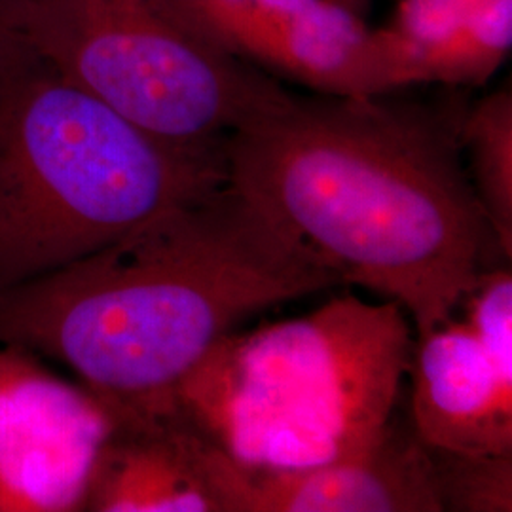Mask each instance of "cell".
<instances>
[{"label": "cell", "mask_w": 512, "mask_h": 512, "mask_svg": "<svg viewBox=\"0 0 512 512\" xmlns=\"http://www.w3.org/2000/svg\"><path fill=\"white\" fill-rule=\"evenodd\" d=\"M463 112L287 92L226 141V181L342 283L397 302L421 336L458 310L495 243L465 169Z\"/></svg>", "instance_id": "obj_1"}, {"label": "cell", "mask_w": 512, "mask_h": 512, "mask_svg": "<svg viewBox=\"0 0 512 512\" xmlns=\"http://www.w3.org/2000/svg\"><path fill=\"white\" fill-rule=\"evenodd\" d=\"M336 285L226 181L0 294V344L69 366L107 401L154 408L239 321Z\"/></svg>", "instance_id": "obj_2"}, {"label": "cell", "mask_w": 512, "mask_h": 512, "mask_svg": "<svg viewBox=\"0 0 512 512\" xmlns=\"http://www.w3.org/2000/svg\"><path fill=\"white\" fill-rule=\"evenodd\" d=\"M226 183L165 147L0 27V294Z\"/></svg>", "instance_id": "obj_3"}, {"label": "cell", "mask_w": 512, "mask_h": 512, "mask_svg": "<svg viewBox=\"0 0 512 512\" xmlns=\"http://www.w3.org/2000/svg\"><path fill=\"white\" fill-rule=\"evenodd\" d=\"M414 344L397 302L342 294L302 317L224 334L169 401L241 465L311 467L382 439Z\"/></svg>", "instance_id": "obj_4"}, {"label": "cell", "mask_w": 512, "mask_h": 512, "mask_svg": "<svg viewBox=\"0 0 512 512\" xmlns=\"http://www.w3.org/2000/svg\"><path fill=\"white\" fill-rule=\"evenodd\" d=\"M0 27L165 147L224 160L226 141L287 90L164 0H0Z\"/></svg>", "instance_id": "obj_5"}, {"label": "cell", "mask_w": 512, "mask_h": 512, "mask_svg": "<svg viewBox=\"0 0 512 512\" xmlns=\"http://www.w3.org/2000/svg\"><path fill=\"white\" fill-rule=\"evenodd\" d=\"M224 52L313 92L372 97L401 90L387 29L338 0H164Z\"/></svg>", "instance_id": "obj_6"}, {"label": "cell", "mask_w": 512, "mask_h": 512, "mask_svg": "<svg viewBox=\"0 0 512 512\" xmlns=\"http://www.w3.org/2000/svg\"><path fill=\"white\" fill-rule=\"evenodd\" d=\"M454 315L414 344L410 423L423 444L512 454V274L486 270Z\"/></svg>", "instance_id": "obj_7"}, {"label": "cell", "mask_w": 512, "mask_h": 512, "mask_svg": "<svg viewBox=\"0 0 512 512\" xmlns=\"http://www.w3.org/2000/svg\"><path fill=\"white\" fill-rule=\"evenodd\" d=\"M114 404L0 344V512H80Z\"/></svg>", "instance_id": "obj_8"}, {"label": "cell", "mask_w": 512, "mask_h": 512, "mask_svg": "<svg viewBox=\"0 0 512 512\" xmlns=\"http://www.w3.org/2000/svg\"><path fill=\"white\" fill-rule=\"evenodd\" d=\"M213 450L226 512H442L429 448L397 416L370 448L311 467L258 469Z\"/></svg>", "instance_id": "obj_9"}, {"label": "cell", "mask_w": 512, "mask_h": 512, "mask_svg": "<svg viewBox=\"0 0 512 512\" xmlns=\"http://www.w3.org/2000/svg\"><path fill=\"white\" fill-rule=\"evenodd\" d=\"M116 416L93 467L84 511L226 512L213 476V444L173 404Z\"/></svg>", "instance_id": "obj_10"}, {"label": "cell", "mask_w": 512, "mask_h": 512, "mask_svg": "<svg viewBox=\"0 0 512 512\" xmlns=\"http://www.w3.org/2000/svg\"><path fill=\"white\" fill-rule=\"evenodd\" d=\"M393 38L403 88L418 84L482 86L511 52L512 0H486L450 31L421 44L410 46L395 35Z\"/></svg>", "instance_id": "obj_11"}, {"label": "cell", "mask_w": 512, "mask_h": 512, "mask_svg": "<svg viewBox=\"0 0 512 512\" xmlns=\"http://www.w3.org/2000/svg\"><path fill=\"white\" fill-rule=\"evenodd\" d=\"M459 141L473 184L495 243L512 256V93L497 90L465 109Z\"/></svg>", "instance_id": "obj_12"}, {"label": "cell", "mask_w": 512, "mask_h": 512, "mask_svg": "<svg viewBox=\"0 0 512 512\" xmlns=\"http://www.w3.org/2000/svg\"><path fill=\"white\" fill-rule=\"evenodd\" d=\"M427 448L442 511H512V454H463Z\"/></svg>", "instance_id": "obj_13"}, {"label": "cell", "mask_w": 512, "mask_h": 512, "mask_svg": "<svg viewBox=\"0 0 512 512\" xmlns=\"http://www.w3.org/2000/svg\"><path fill=\"white\" fill-rule=\"evenodd\" d=\"M486 0H399L387 27L404 44H421L450 31Z\"/></svg>", "instance_id": "obj_14"}, {"label": "cell", "mask_w": 512, "mask_h": 512, "mask_svg": "<svg viewBox=\"0 0 512 512\" xmlns=\"http://www.w3.org/2000/svg\"><path fill=\"white\" fill-rule=\"evenodd\" d=\"M338 2H342L344 6H348L351 10H355L357 14H363V16H365L368 0H338Z\"/></svg>", "instance_id": "obj_15"}]
</instances>
